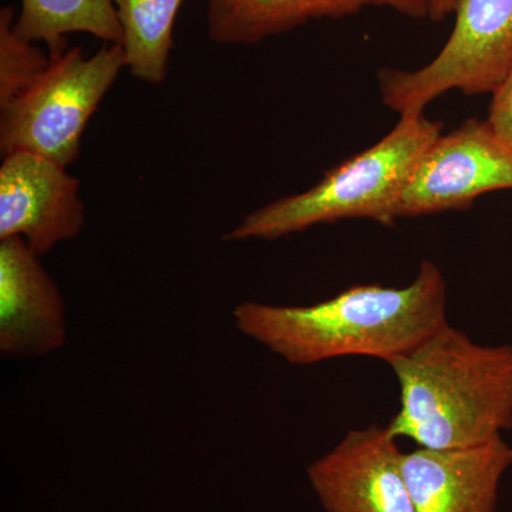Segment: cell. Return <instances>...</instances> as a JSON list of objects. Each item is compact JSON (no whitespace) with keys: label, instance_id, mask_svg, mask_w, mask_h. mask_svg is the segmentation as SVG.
<instances>
[{"label":"cell","instance_id":"obj_1","mask_svg":"<svg viewBox=\"0 0 512 512\" xmlns=\"http://www.w3.org/2000/svg\"><path fill=\"white\" fill-rule=\"evenodd\" d=\"M234 322L291 365L348 356L389 363L447 325V286L439 266L423 261L403 288L355 285L308 306L239 303Z\"/></svg>","mask_w":512,"mask_h":512},{"label":"cell","instance_id":"obj_2","mask_svg":"<svg viewBox=\"0 0 512 512\" xmlns=\"http://www.w3.org/2000/svg\"><path fill=\"white\" fill-rule=\"evenodd\" d=\"M400 387L393 436L450 450L503 437L512 427V343L481 345L450 323L387 363Z\"/></svg>","mask_w":512,"mask_h":512},{"label":"cell","instance_id":"obj_3","mask_svg":"<svg viewBox=\"0 0 512 512\" xmlns=\"http://www.w3.org/2000/svg\"><path fill=\"white\" fill-rule=\"evenodd\" d=\"M441 130L443 124L424 113L400 116L382 140L332 168L311 190L259 208L225 239L274 241L342 220H370L390 227L414 168Z\"/></svg>","mask_w":512,"mask_h":512},{"label":"cell","instance_id":"obj_4","mask_svg":"<svg viewBox=\"0 0 512 512\" xmlns=\"http://www.w3.org/2000/svg\"><path fill=\"white\" fill-rule=\"evenodd\" d=\"M124 67L120 45L103 46L92 57L80 47L50 57L42 76L0 109L3 156L29 151L64 167L72 164L89 120Z\"/></svg>","mask_w":512,"mask_h":512},{"label":"cell","instance_id":"obj_5","mask_svg":"<svg viewBox=\"0 0 512 512\" xmlns=\"http://www.w3.org/2000/svg\"><path fill=\"white\" fill-rule=\"evenodd\" d=\"M453 32L426 66L382 69L383 103L399 116L424 113L444 93H493L512 63V0H457Z\"/></svg>","mask_w":512,"mask_h":512},{"label":"cell","instance_id":"obj_6","mask_svg":"<svg viewBox=\"0 0 512 512\" xmlns=\"http://www.w3.org/2000/svg\"><path fill=\"white\" fill-rule=\"evenodd\" d=\"M512 190V148L487 120L468 119L436 138L404 188L399 218L467 210L481 195Z\"/></svg>","mask_w":512,"mask_h":512},{"label":"cell","instance_id":"obj_7","mask_svg":"<svg viewBox=\"0 0 512 512\" xmlns=\"http://www.w3.org/2000/svg\"><path fill=\"white\" fill-rule=\"evenodd\" d=\"M389 427L350 430L308 468L326 512H417Z\"/></svg>","mask_w":512,"mask_h":512},{"label":"cell","instance_id":"obj_8","mask_svg":"<svg viewBox=\"0 0 512 512\" xmlns=\"http://www.w3.org/2000/svg\"><path fill=\"white\" fill-rule=\"evenodd\" d=\"M84 222L79 180L64 165L29 151L3 156L0 239L22 238L42 256L76 238Z\"/></svg>","mask_w":512,"mask_h":512},{"label":"cell","instance_id":"obj_9","mask_svg":"<svg viewBox=\"0 0 512 512\" xmlns=\"http://www.w3.org/2000/svg\"><path fill=\"white\" fill-rule=\"evenodd\" d=\"M402 463L417 512H495L512 446L498 437L450 450L417 447Z\"/></svg>","mask_w":512,"mask_h":512},{"label":"cell","instance_id":"obj_10","mask_svg":"<svg viewBox=\"0 0 512 512\" xmlns=\"http://www.w3.org/2000/svg\"><path fill=\"white\" fill-rule=\"evenodd\" d=\"M22 238L0 239V350L43 356L63 348L66 306L53 279Z\"/></svg>","mask_w":512,"mask_h":512},{"label":"cell","instance_id":"obj_11","mask_svg":"<svg viewBox=\"0 0 512 512\" xmlns=\"http://www.w3.org/2000/svg\"><path fill=\"white\" fill-rule=\"evenodd\" d=\"M207 29L218 45H256L320 19H342L369 8L427 19L424 0H205Z\"/></svg>","mask_w":512,"mask_h":512},{"label":"cell","instance_id":"obj_12","mask_svg":"<svg viewBox=\"0 0 512 512\" xmlns=\"http://www.w3.org/2000/svg\"><path fill=\"white\" fill-rule=\"evenodd\" d=\"M13 28L29 42L46 43L49 57L66 52L70 33H87L107 45L123 39L113 0H22Z\"/></svg>","mask_w":512,"mask_h":512},{"label":"cell","instance_id":"obj_13","mask_svg":"<svg viewBox=\"0 0 512 512\" xmlns=\"http://www.w3.org/2000/svg\"><path fill=\"white\" fill-rule=\"evenodd\" d=\"M130 73L143 82L163 83L173 49L175 19L184 0H113Z\"/></svg>","mask_w":512,"mask_h":512},{"label":"cell","instance_id":"obj_14","mask_svg":"<svg viewBox=\"0 0 512 512\" xmlns=\"http://www.w3.org/2000/svg\"><path fill=\"white\" fill-rule=\"evenodd\" d=\"M15 12L10 6L0 10V109L29 89L42 76L50 57L33 42L23 39L13 28Z\"/></svg>","mask_w":512,"mask_h":512},{"label":"cell","instance_id":"obj_15","mask_svg":"<svg viewBox=\"0 0 512 512\" xmlns=\"http://www.w3.org/2000/svg\"><path fill=\"white\" fill-rule=\"evenodd\" d=\"M487 123L497 137L512 148V63L504 79L491 93Z\"/></svg>","mask_w":512,"mask_h":512},{"label":"cell","instance_id":"obj_16","mask_svg":"<svg viewBox=\"0 0 512 512\" xmlns=\"http://www.w3.org/2000/svg\"><path fill=\"white\" fill-rule=\"evenodd\" d=\"M427 8V19L431 22H443L456 9L457 0H424Z\"/></svg>","mask_w":512,"mask_h":512}]
</instances>
